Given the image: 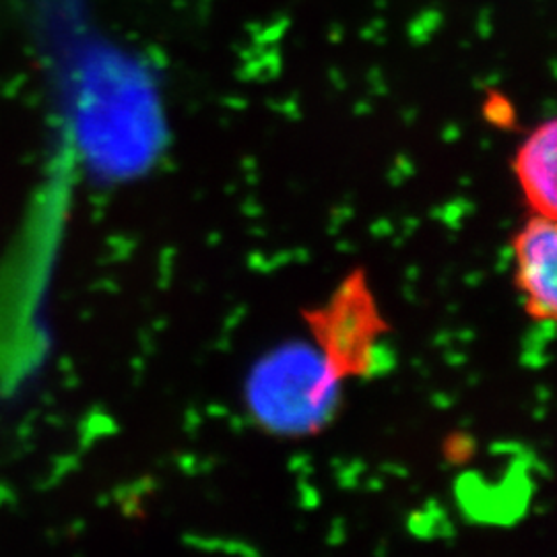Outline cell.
Masks as SVG:
<instances>
[{
    "instance_id": "obj_1",
    "label": "cell",
    "mask_w": 557,
    "mask_h": 557,
    "mask_svg": "<svg viewBox=\"0 0 557 557\" xmlns=\"http://www.w3.org/2000/svg\"><path fill=\"white\" fill-rule=\"evenodd\" d=\"M343 374L322 347L287 343L255 366L246 400L255 418L281 436L314 434L331 419Z\"/></svg>"
},
{
    "instance_id": "obj_2",
    "label": "cell",
    "mask_w": 557,
    "mask_h": 557,
    "mask_svg": "<svg viewBox=\"0 0 557 557\" xmlns=\"http://www.w3.org/2000/svg\"><path fill=\"white\" fill-rule=\"evenodd\" d=\"M312 324L322 338V349L333 359L341 374L359 370L379 337V310L363 273L343 281L337 294L319 312Z\"/></svg>"
},
{
    "instance_id": "obj_3",
    "label": "cell",
    "mask_w": 557,
    "mask_h": 557,
    "mask_svg": "<svg viewBox=\"0 0 557 557\" xmlns=\"http://www.w3.org/2000/svg\"><path fill=\"white\" fill-rule=\"evenodd\" d=\"M518 289L537 320H554L557 308L556 220L535 215L515 236Z\"/></svg>"
},
{
    "instance_id": "obj_4",
    "label": "cell",
    "mask_w": 557,
    "mask_h": 557,
    "mask_svg": "<svg viewBox=\"0 0 557 557\" xmlns=\"http://www.w3.org/2000/svg\"><path fill=\"white\" fill-rule=\"evenodd\" d=\"M557 124L545 120L518 145L512 170L522 197L535 215L556 220Z\"/></svg>"
}]
</instances>
